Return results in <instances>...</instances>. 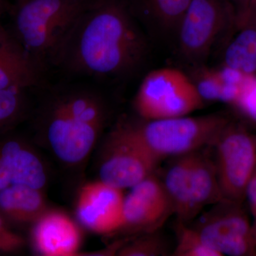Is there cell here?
Segmentation results:
<instances>
[{"label": "cell", "mask_w": 256, "mask_h": 256, "mask_svg": "<svg viewBox=\"0 0 256 256\" xmlns=\"http://www.w3.org/2000/svg\"><path fill=\"white\" fill-rule=\"evenodd\" d=\"M148 43L131 10L120 0H90L52 62L96 78L130 75L142 64Z\"/></svg>", "instance_id": "obj_1"}, {"label": "cell", "mask_w": 256, "mask_h": 256, "mask_svg": "<svg viewBox=\"0 0 256 256\" xmlns=\"http://www.w3.org/2000/svg\"><path fill=\"white\" fill-rule=\"evenodd\" d=\"M107 119V105L97 90L66 86L47 96L38 114V128L60 162L76 165L92 152Z\"/></svg>", "instance_id": "obj_2"}, {"label": "cell", "mask_w": 256, "mask_h": 256, "mask_svg": "<svg viewBox=\"0 0 256 256\" xmlns=\"http://www.w3.org/2000/svg\"><path fill=\"white\" fill-rule=\"evenodd\" d=\"M90 0H18L11 34L40 67L52 62Z\"/></svg>", "instance_id": "obj_3"}, {"label": "cell", "mask_w": 256, "mask_h": 256, "mask_svg": "<svg viewBox=\"0 0 256 256\" xmlns=\"http://www.w3.org/2000/svg\"><path fill=\"white\" fill-rule=\"evenodd\" d=\"M121 122L146 151L161 162L214 146L230 122L220 114Z\"/></svg>", "instance_id": "obj_4"}, {"label": "cell", "mask_w": 256, "mask_h": 256, "mask_svg": "<svg viewBox=\"0 0 256 256\" xmlns=\"http://www.w3.org/2000/svg\"><path fill=\"white\" fill-rule=\"evenodd\" d=\"M204 104L191 77L174 68L150 72L141 82L134 100L136 112L144 120L190 116Z\"/></svg>", "instance_id": "obj_5"}, {"label": "cell", "mask_w": 256, "mask_h": 256, "mask_svg": "<svg viewBox=\"0 0 256 256\" xmlns=\"http://www.w3.org/2000/svg\"><path fill=\"white\" fill-rule=\"evenodd\" d=\"M218 184L224 200L242 204L256 162V136L229 122L214 144Z\"/></svg>", "instance_id": "obj_6"}, {"label": "cell", "mask_w": 256, "mask_h": 256, "mask_svg": "<svg viewBox=\"0 0 256 256\" xmlns=\"http://www.w3.org/2000/svg\"><path fill=\"white\" fill-rule=\"evenodd\" d=\"M242 204L222 200L192 226L204 242L220 256H256L252 225Z\"/></svg>", "instance_id": "obj_7"}, {"label": "cell", "mask_w": 256, "mask_h": 256, "mask_svg": "<svg viewBox=\"0 0 256 256\" xmlns=\"http://www.w3.org/2000/svg\"><path fill=\"white\" fill-rule=\"evenodd\" d=\"M160 162L119 124L102 148L99 180L120 190L130 188L154 174Z\"/></svg>", "instance_id": "obj_8"}, {"label": "cell", "mask_w": 256, "mask_h": 256, "mask_svg": "<svg viewBox=\"0 0 256 256\" xmlns=\"http://www.w3.org/2000/svg\"><path fill=\"white\" fill-rule=\"evenodd\" d=\"M232 18L226 0H191L176 30L181 53L192 62L206 58Z\"/></svg>", "instance_id": "obj_9"}, {"label": "cell", "mask_w": 256, "mask_h": 256, "mask_svg": "<svg viewBox=\"0 0 256 256\" xmlns=\"http://www.w3.org/2000/svg\"><path fill=\"white\" fill-rule=\"evenodd\" d=\"M173 214L162 182L154 173L131 188L124 196L120 230L143 233L158 232Z\"/></svg>", "instance_id": "obj_10"}, {"label": "cell", "mask_w": 256, "mask_h": 256, "mask_svg": "<svg viewBox=\"0 0 256 256\" xmlns=\"http://www.w3.org/2000/svg\"><path fill=\"white\" fill-rule=\"evenodd\" d=\"M122 191L100 180L84 185L76 202V216L80 223L99 234L120 230L124 222Z\"/></svg>", "instance_id": "obj_11"}, {"label": "cell", "mask_w": 256, "mask_h": 256, "mask_svg": "<svg viewBox=\"0 0 256 256\" xmlns=\"http://www.w3.org/2000/svg\"><path fill=\"white\" fill-rule=\"evenodd\" d=\"M47 172L43 162L22 140H0V191L15 184H26L43 190Z\"/></svg>", "instance_id": "obj_12"}, {"label": "cell", "mask_w": 256, "mask_h": 256, "mask_svg": "<svg viewBox=\"0 0 256 256\" xmlns=\"http://www.w3.org/2000/svg\"><path fill=\"white\" fill-rule=\"evenodd\" d=\"M31 239L36 252L48 256L76 255L82 242L77 224L57 210H46L33 224Z\"/></svg>", "instance_id": "obj_13"}, {"label": "cell", "mask_w": 256, "mask_h": 256, "mask_svg": "<svg viewBox=\"0 0 256 256\" xmlns=\"http://www.w3.org/2000/svg\"><path fill=\"white\" fill-rule=\"evenodd\" d=\"M41 67L10 34L0 40V90L28 88L40 82Z\"/></svg>", "instance_id": "obj_14"}, {"label": "cell", "mask_w": 256, "mask_h": 256, "mask_svg": "<svg viewBox=\"0 0 256 256\" xmlns=\"http://www.w3.org/2000/svg\"><path fill=\"white\" fill-rule=\"evenodd\" d=\"M228 34L223 54L224 66L246 77H256V23L232 14Z\"/></svg>", "instance_id": "obj_15"}, {"label": "cell", "mask_w": 256, "mask_h": 256, "mask_svg": "<svg viewBox=\"0 0 256 256\" xmlns=\"http://www.w3.org/2000/svg\"><path fill=\"white\" fill-rule=\"evenodd\" d=\"M46 210L41 190L15 184L0 191V215L8 223L33 224Z\"/></svg>", "instance_id": "obj_16"}, {"label": "cell", "mask_w": 256, "mask_h": 256, "mask_svg": "<svg viewBox=\"0 0 256 256\" xmlns=\"http://www.w3.org/2000/svg\"><path fill=\"white\" fill-rule=\"evenodd\" d=\"M249 77L222 66L198 69L191 78L204 101H220L233 106Z\"/></svg>", "instance_id": "obj_17"}, {"label": "cell", "mask_w": 256, "mask_h": 256, "mask_svg": "<svg viewBox=\"0 0 256 256\" xmlns=\"http://www.w3.org/2000/svg\"><path fill=\"white\" fill-rule=\"evenodd\" d=\"M194 152L173 158L162 180L176 220L186 224L195 218L190 198V172Z\"/></svg>", "instance_id": "obj_18"}, {"label": "cell", "mask_w": 256, "mask_h": 256, "mask_svg": "<svg viewBox=\"0 0 256 256\" xmlns=\"http://www.w3.org/2000/svg\"><path fill=\"white\" fill-rule=\"evenodd\" d=\"M201 151L194 152L190 172V198L195 217L204 207L224 200L214 161Z\"/></svg>", "instance_id": "obj_19"}, {"label": "cell", "mask_w": 256, "mask_h": 256, "mask_svg": "<svg viewBox=\"0 0 256 256\" xmlns=\"http://www.w3.org/2000/svg\"><path fill=\"white\" fill-rule=\"evenodd\" d=\"M191 0H134L141 15L164 30H178Z\"/></svg>", "instance_id": "obj_20"}, {"label": "cell", "mask_w": 256, "mask_h": 256, "mask_svg": "<svg viewBox=\"0 0 256 256\" xmlns=\"http://www.w3.org/2000/svg\"><path fill=\"white\" fill-rule=\"evenodd\" d=\"M28 89L14 87L0 90V131L12 126L24 114Z\"/></svg>", "instance_id": "obj_21"}, {"label": "cell", "mask_w": 256, "mask_h": 256, "mask_svg": "<svg viewBox=\"0 0 256 256\" xmlns=\"http://www.w3.org/2000/svg\"><path fill=\"white\" fill-rule=\"evenodd\" d=\"M176 245L173 256H220L202 240L192 226L178 222L176 224Z\"/></svg>", "instance_id": "obj_22"}, {"label": "cell", "mask_w": 256, "mask_h": 256, "mask_svg": "<svg viewBox=\"0 0 256 256\" xmlns=\"http://www.w3.org/2000/svg\"><path fill=\"white\" fill-rule=\"evenodd\" d=\"M158 232L144 233V235L126 242L118 250L120 256H162L168 254L165 240Z\"/></svg>", "instance_id": "obj_23"}, {"label": "cell", "mask_w": 256, "mask_h": 256, "mask_svg": "<svg viewBox=\"0 0 256 256\" xmlns=\"http://www.w3.org/2000/svg\"><path fill=\"white\" fill-rule=\"evenodd\" d=\"M233 106L244 117L256 124V76L248 78Z\"/></svg>", "instance_id": "obj_24"}, {"label": "cell", "mask_w": 256, "mask_h": 256, "mask_svg": "<svg viewBox=\"0 0 256 256\" xmlns=\"http://www.w3.org/2000/svg\"><path fill=\"white\" fill-rule=\"evenodd\" d=\"M24 239L15 233L6 220L0 215V252L12 254L21 250L24 246Z\"/></svg>", "instance_id": "obj_25"}, {"label": "cell", "mask_w": 256, "mask_h": 256, "mask_svg": "<svg viewBox=\"0 0 256 256\" xmlns=\"http://www.w3.org/2000/svg\"><path fill=\"white\" fill-rule=\"evenodd\" d=\"M235 16L256 23V0H226Z\"/></svg>", "instance_id": "obj_26"}, {"label": "cell", "mask_w": 256, "mask_h": 256, "mask_svg": "<svg viewBox=\"0 0 256 256\" xmlns=\"http://www.w3.org/2000/svg\"><path fill=\"white\" fill-rule=\"evenodd\" d=\"M246 198L252 216L256 215V162L246 192Z\"/></svg>", "instance_id": "obj_27"}, {"label": "cell", "mask_w": 256, "mask_h": 256, "mask_svg": "<svg viewBox=\"0 0 256 256\" xmlns=\"http://www.w3.org/2000/svg\"><path fill=\"white\" fill-rule=\"evenodd\" d=\"M8 8V0H0V22L2 15L4 14Z\"/></svg>", "instance_id": "obj_28"}, {"label": "cell", "mask_w": 256, "mask_h": 256, "mask_svg": "<svg viewBox=\"0 0 256 256\" xmlns=\"http://www.w3.org/2000/svg\"><path fill=\"white\" fill-rule=\"evenodd\" d=\"M8 33V32L4 30V28L2 26L1 22H0V40L3 38L6 35V34Z\"/></svg>", "instance_id": "obj_29"}, {"label": "cell", "mask_w": 256, "mask_h": 256, "mask_svg": "<svg viewBox=\"0 0 256 256\" xmlns=\"http://www.w3.org/2000/svg\"><path fill=\"white\" fill-rule=\"evenodd\" d=\"M254 222L252 224V230H254V235L256 238V215L254 216Z\"/></svg>", "instance_id": "obj_30"}]
</instances>
